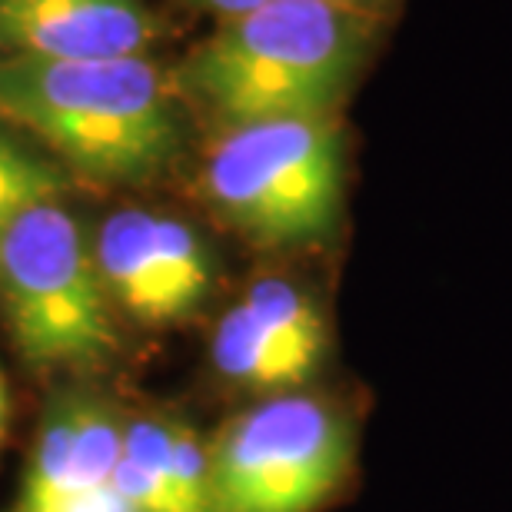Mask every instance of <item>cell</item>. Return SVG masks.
I'll return each mask as SVG.
<instances>
[{
  "label": "cell",
  "mask_w": 512,
  "mask_h": 512,
  "mask_svg": "<svg viewBox=\"0 0 512 512\" xmlns=\"http://www.w3.org/2000/svg\"><path fill=\"white\" fill-rule=\"evenodd\" d=\"M124 449L163 479L177 512H220L213 493L210 446H203L190 426L160 416L133 419L124 429Z\"/></svg>",
  "instance_id": "30bf717a"
},
{
  "label": "cell",
  "mask_w": 512,
  "mask_h": 512,
  "mask_svg": "<svg viewBox=\"0 0 512 512\" xmlns=\"http://www.w3.org/2000/svg\"><path fill=\"white\" fill-rule=\"evenodd\" d=\"M220 512H316L350 469V429L313 396L247 409L210 446Z\"/></svg>",
  "instance_id": "5b68a950"
},
{
  "label": "cell",
  "mask_w": 512,
  "mask_h": 512,
  "mask_svg": "<svg viewBox=\"0 0 512 512\" xmlns=\"http://www.w3.org/2000/svg\"><path fill=\"white\" fill-rule=\"evenodd\" d=\"M0 117L94 180H147L177 153L167 80L143 57L0 60Z\"/></svg>",
  "instance_id": "7a4b0ae2"
},
{
  "label": "cell",
  "mask_w": 512,
  "mask_h": 512,
  "mask_svg": "<svg viewBox=\"0 0 512 512\" xmlns=\"http://www.w3.org/2000/svg\"><path fill=\"white\" fill-rule=\"evenodd\" d=\"M4 429H7V386L4 376H0V439H4Z\"/></svg>",
  "instance_id": "9a60e30c"
},
{
  "label": "cell",
  "mask_w": 512,
  "mask_h": 512,
  "mask_svg": "<svg viewBox=\"0 0 512 512\" xmlns=\"http://www.w3.org/2000/svg\"><path fill=\"white\" fill-rule=\"evenodd\" d=\"M326 353V320L310 290L283 276H260L220 316L210 356L223 380L253 393L300 386Z\"/></svg>",
  "instance_id": "52a82bcc"
},
{
  "label": "cell",
  "mask_w": 512,
  "mask_h": 512,
  "mask_svg": "<svg viewBox=\"0 0 512 512\" xmlns=\"http://www.w3.org/2000/svg\"><path fill=\"white\" fill-rule=\"evenodd\" d=\"M157 24L137 0H0V50L30 60L140 57Z\"/></svg>",
  "instance_id": "ba28073f"
},
{
  "label": "cell",
  "mask_w": 512,
  "mask_h": 512,
  "mask_svg": "<svg viewBox=\"0 0 512 512\" xmlns=\"http://www.w3.org/2000/svg\"><path fill=\"white\" fill-rule=\"evenodd\" d=\"M124 429L104 399H60L40 426L20 512H54L64 499L110 483L124 453Z\"/></svg>",
  "instance_id": "9c48e42d"
},
{
  "label": "cell",
  "mask_w": 512,
  "mask_h": 512,
  "mask_svg": "<svg viewBox=\"0 0 512 512\" xmlns=\"http://www.w3.org/2000/svg\"><path fill=\"white\" fill-rule=\"evenodd\" d=\"M54 512H137V509L117 493L114 483H104V486L84 489V493L64 499Z\"/></svg>",
  "instance_id": "7c38bea8"
},
{
  "label": "cell",
  "mask_w": 512,
  "mask_h": 512,
  "mask_svg": "<svg viewBox=\"0 0 512 512\" xmlns=\"http://www.w3.org/2000/svg\"><path fill=\"white\" fill-rule=\"evenodd\" d=\"M0 306L17 353L40 370H90L117 350L94 250L57 200L20 213L0 237Z\"/></svg>",
  "instance_id": "277c9868"
},
{
  "label": "cell",
  "mask_w": 512,
  "mask_h": 512,
  "mask_svg": "<svg viewBox=\"0 0 512 512\" xmlns=\"http://www.w3.org/2000/svg\"><path fill=\"white\" fill-rule=\"evenodd\" d=\"M383 27L333 0H266L223 20L177 80L217 127L340 114Z\"/></svg>",
  "instance_id": "6da1fadb"
},
{
  "label": "cell",
  "mask_w": 512,
  "mask_h": 512,
  "mask_svg": "<svg viewBox=\"0 0 512 512\" xmlns=\"http://www.w3.org/2000/svg\"><path fill=\"white\" fill-rule=\"evenodd\" d=\"M107 296L143 326L190 320L213 290V260L200 233L150 210H117L94 240Z\"/></svg>",
  "instance_id": "8992f818"
},
{
  "label": "cell",
  "mask_w": 512,
  "mask_h": 512,
  "mask_svg": "<svg viewBox=\"0 0 512 512\" xmlns=\"http://www.w3.org/2000/svg\"><path fill=\"white\" fill-rule=\"evenodd\" d=\"M193 7L203 10V14L217 17V24H223V20H233L240 14H247V10L266 4V0H190Z\"/></svg>",
  "instance_id": "4fadbf2b"
},
{
  "label": "cell",
  "mask_w": 512,
  "mask_h": 512,
  "mask_svg": "<svg viewBox=\"0 0 512 512\" xmlns=\"http://www.w3.org/2000/svg\"><path fill=\"white\" fill-rule=\"evenodd\" d=\"M333 4L360 10V14H366V17H376V20H383V24H389V20L399 14L403 0H333Z\"/></svg>",
  "instance_id": "5bb4252c"
},
{
  "label": "cell",
  "mask_w": 512,
  "mask_h": 512,
  "mask_svg": "<svg viewBox=\"0 0 512 512\" xmlns=\"http://www.w3.org/2000/svg\"><path fill=\"white\" fill-rule=\"evenodd\" d=\"M67 190L64 170L40 160L37 153L20 147L7 133H0V237L20 213L57 200Z\"/></svg>",
  "instance_id": "8fae6325"
},
{
  "label": "cell",
  "mask_w": 512,
  "mask_h": 512,
  "mask_svg": "<svg viewBox=\"0 0 512 512\" xmlns=\"http://www.w3.org/2000/svg\"><path fill=\"white\" fill-rule=\"evenodd\" d=\"M200 193L227 227L256 247H320L343 217L346 127L340 114L220 127L203 153Z\"/></svg>",
  "instance_id": "3957f363"
}]
</instances>
